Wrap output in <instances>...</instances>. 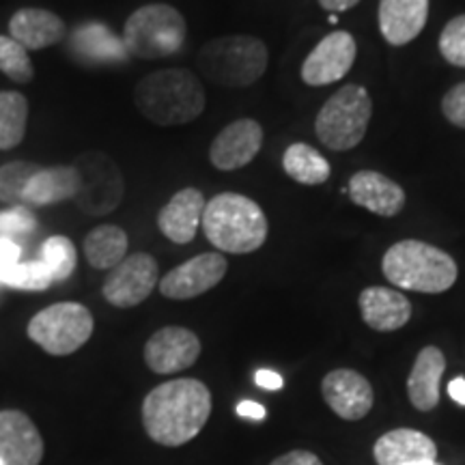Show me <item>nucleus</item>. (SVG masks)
Returning <instances> with one entry per match:
<instances>
[{
  "label": "nucleus",
  "mask_w": 465,
  "mask_h": 465,
  "mask_svg": "<svg viewBox=\"0 0 465 465\" xmlns=\"http://www.w3.org/2000/svg\"><path fill=\"white\" fill-rule=\"evenodd\" d=\"M438 45L446 63L465 69V14L452 17L444 26Z\"/></svg>",
  "instance_id": "obj_32"
},
{
  "label": "nucleus",
  "mask_w": 465,
  "mask_h": 465,
  "mask_svg": "<svg viewBox=\"0 0 465 465\" xmlns=\"http://www.w3.org/2000/svg\"><path fill=\"white\" fill-rule=\"evenodd\" d=\"M188 37L185 17L171 5H144L127 17L124 48L130 56L155 61L177 54Z\"/></svg>",
  "instance_id": "obj_6"
},
{
  "label": "nucleus",
  "mask_w": 465,
  "mask_h": 465,
  "mask_svg": "<svg viewBox=\"0 0 465 465\" xmlns=\"http://www.w3.org/2000/svg\"><path fill=\"white\" fill-rule=\"evenodd\" d=\"M22 248L17 246L14 240H7V237H0V284H3V278L11 267L20 263Z\"/></svg>",
  "instance_id": "obj_35"
},
{
  "label": "nucleus",
  "mask_w": 465,
  "mask_h": 465,
  "mask_svg": "<svg viewBox=\"0 0 465 465\" xmlns=\"http://www.w3.org/2000/svg\"><path fill=\"white\" fill-rule=\"evenodd\" d=\"M263 147V127L254 119H237L213 138L209 162L218 171H237L248 166Z\"/></svg>",
  "instance_id": "obj_15"
},
{
  "label": "nucleus",
  "mask_w": 465,
  "mask_h": 465,
  "mask_svg": "<svg viewBox=\"0 0 465 465\" xmlns=\"http://www.w3.org/2000/svg\"><path fill=\"white\" fill-rule=\"evenodd\" d=\"M358 306L362 322L375 332H397L411 319V302L397 289L366 287Z\"/></svg>",
  "instance_id": "obj_21"
},
{
  "label": "nucleus",
  "mask_w": 465,
  "mask_h": 465,
  "mask_svg": "<svg viewBox=\"0 0 465 465\" xmlns=\"http://www.w3.org/2000/svg\"><path fill=\"white\" fill-rule=\"evenodd\" d=\"M270 465H323V461L311 450H291L287 455L274 459Z\"/></svg>",
  "instance_id": "obj_36"
},
{
  "label": "nucleus",
  "mask_w": 465,
  "mask_h": 465,
  "mask_svg": "<svg viewBox=\"0 0 465 465\" xmlns=\"http://www.w3.org/2000/svg\"><path fill=\"white\" fill-rule=\"evenodd\" d=\"M80 192V173L75 166L42 168L26 185L22 205L44 207L75 199Z\"/></svg>",
  "instance_id": "obj_24"
},
{
  "label": "nucleus",
  "mask_w": 465,
  "mask_h": 465,
  "mask_svg": "<svg viewBox=\"0 0 465 465\" xmlns=\"http://www.w3.org/2000/svg\"><path fill=\"white\" fill-rule=\"evenodd\" d=\"M229 263L224 254L205 252L185 261L179 267L168 272L160 281V293L168 300H192L218 287L226 276Z\"/></svg>",
  "instance_id": "obj_12"
},
{
  "label": "nucleus",
  "mask_w": 465,
  "mask_h": 465,
  "mask_svg": "<svg viewBox=\"0 0 465 465\" xmlns=\"http://www.w3.org/2000/svg\"><path fill=\"white\" fill-rule=\"evenodd\" d=\"M37 229V218L26 205H14L0 212V237L11 240L14 235H28Z\"/></svg>",
  "instance_id": "obj_33"
},
{
  "label": "nucleus",
  "mask_w": 465,
  "mask_h": 465,
  "mask_svg": "<svg viewBox=\"0 0 465 465\" xmlns=\"http://www.w3.org/2000/svg\"><path fill=\"white\" fill-rule=\"evenodd\" d=\"M254 381H257V386L265 388V391H281V388L284 386L282 377L274 373V371H267V369L257 371V375H254Z\"/></svg>",
  "instance_id": "obj_37"
},
{
  "label": "nucleus",
  "mask_w": 465,
  "mask_h": 465,
  "mask_svg": "<svg viewBox=\"0 0 465 465\" xmlns=\"http://www.w3.org/2000/svg\"><path fill=\"white\" fill-rule=\"evenodd\" d=\"M347 194L353 205L369 209L381 218H394L403 212L407 196L397 182L377 171H358L351 174Z\"/></svg>",
  "instance_id": "obj_17"
},
{
  "label": "nucleus",
  "mask_w": 465,
  "mask_h": 465,
  "mask_svg": "<svg viewBox=\"0 0 465 465\" xmlns=\"http://www.w3.org/2000/svg\"><path fill=\"white\" fill-rule=\"evenodd\" d=\"M431 465H440V463H431Z\"/></svg>",
  "instance_id": "obj_42"
},
{
  "label": "nucleus",
  "mask_w": 465,
  "mask_h": 465,
  "mask_svg": "<svg viewBox=\"0 0 465 465\" xmlns=\"http://www.w3.org/2000/svg\"><path fill=\"white\" fill-rule=\"evenodd\" d=\"M93 315L84 304L78 302H58L39 311L28 322V339L37 342L50 356H69L84 347L91 339Z\"/></svg>",
  "instance_id": "obj_8"
},
{
  "label": "nucleus",
  "mask_w": 465,
  "mask_h": 465,
  "mask_svg": "<svg viewBox=\"0 0 465 465\" xmlns=\"http://www.w3.org/2000/svg\"><path fill=\"white\" fill-rule=\"evenodd\" d=\"M212 414V392L199 380H171L143 401L144 431L162 446L188 444L203 431Z\"/></svg>",
  "instance_id": "obj_1"
},
{
  "label": "nucleus",
  "mask_w": 465,
  "mask_h": 465,
  "mask_svg": "<svg viewBox=\"0 0 465 465\" xmlns=\"http://www.w3.org/2000/svg\"><path fill=\"white\" fill-rule=\"evenodd\" d=\"M381 272L394 287L431 295L449 291L459 276V267L449 252L418 240H403L388 248Z\"/></svg>",
  "instance_id": "obj_4"
},
{
  "label": "nucleus",
  "mask_w": 465,
  "mask_h": 465,
  "mask_svg": "<svg viewBox=\"0 0 465 465\" xmlns=\"http://www.w3.org/2000/svg\"><path fill=\"white\" fill-rule=\"evenodd\" d=\"M377 465H431L438 459L435 441L416 429H394L373 446Z\"/></svg>",
  "instance_id": "obj_20"
},
{
  "label": "nucleus",
  "mask_w": 465,
  "mask_h": 465,
  "mask_svg": "<svg viewBox=\"0 0 465 465\" xmlns=\"http://www.w3.org/2000/svg\"><path fill=\"white\" fill-rule=\"evenodd\" d=\"M80 173V192L74 203L89 216H106L124 201V174L100 151H89L75 160Z\"/></svg>",
  "instance_id": "obj_9"
},
{
  "label": "nucleus",
  "mask_w": 465,
  "mask_h": 465,
  "mask_svg": "<svg viewBox=\"0 0 465 465\" xmlns=\"http://www.w3.org/2000/svg\"><path fill=\"white\" fill-rule=\"evenodd\" d=\"M429 20V0H380L377 22L381 37L394 48L411 44Z\"/></svg>",
  "instance_id": "obj_19"
},
{
  "label": "nucleus",
  "mask_w": 465,
  "mask_h": 465,
  "mask_svg": "<svg viewBox=\"0 0 465 465\" xmlns=\"http://www.w3.org/2000/svg\"><path fill=\"white\" fill-rule=\"evenodd\" d=\"M52 282L54 281H52L48 265H45L42 259L17 263L15 267H11L3 278L5 287L17 291H45Z\"/></svg>",
  "instance_id": "obj_31"
},
{
  "label": "nucleus",
  "mask_w": 465,
  "mask_h": 465,
  "mask_svg": "<svg viewBox=\"0 0 465 465\" xmlns=\"http://www.w3.org/2000/svg\"><path fill=\"white\" fill-rule=\"evenodd\" d=\"M205 205L207 201L201 190H179L158 213V229L162 235L168 237L173 243H179V246L194 242L196 231L203 223Z\"/></svg>",
  "instance_id": "obj_18"
},
{
  "label": "nucleus",
  "mask_w": 465,
  "mask_h": 465,
  "mask_svg": "<svg viewBox=\"0 0 465 465\" xmlns=\"http://www.w3.org/2000/svg\"><path fill=\"white\" fill-rule=\"evenodd\" d=\"M322 394L330 410L349 422L362 420L375 403L371 381L351 369L330 371L322 381Z\"/></svg>",
  "instance_id": "obj_14"
},
{
  "label": "nucleus",
  "mask_w": 465,
  "mask_h": 465,
  "mask_svg": "<svg viewBox=\"0 0 465 465\" xmlns=\"http://www.w3.org/2000/svg\"><path fill=\"white\" fill-rule=\"evenodd\" d=\"M446 371V356L440 347L420 349L407 377V397L418 411H431L440 405V381Z\"/></svg>",
  "instance_id": "obj_22"
},
{
  "label": "nucleus",
  "mask_w": 465,
  "mask_h": 465,
  "mask_svg": "<svg viewBox=\"0 0 465 465\" xmlns=\"http://www.w3.org/2000/svg\"><path fill=\"white\" fill-rule=\"evenodd\" d=\"M0 72L7 75L14 83H28L33 80L35 67L28 50L20 45L15 39L0 35Z\"/></svg>",
  "instance_id": "obj_30"
},
{
  "label": "nucleus",
  "mask_w": 465,
  "mask_h": 465,
  "mask_svg": "<svg viewBox=\"0 0 465 465\" xmlns=\"http://www.w3.org/2000/svg\"><path fill=\"white\" fill-rule=\"evenodd\" d=\"M373 116V100L360 84H345L323 104L315 119V134L332 151L356 149L364 141Z\"/></svg>",
  "instance_id": "obj_7"
},
{
  "label": "nucleus",
  "mask_w": 465,
  "mask_h": 465,
  "mask_svg": "<svg viewBox=\"0 0 465 465\" xmlns=\"http://www.w3.org/2000/svg\"><path fill=\"white\" fill-rule=\"evenodd\" d=\"M360 0H319L322 9L330 11V14H341V11L353 9Z\"/></svg>",
  "instance_id": "obj_39"
},
{
  "label": "nucleus",
  "mask_w": 465,
  "mask_h": 465,
  "mask_svg": "<svg viewBox=\"0 0 465 465\" xmlns=\"http://www.w3.org/2000/svg\"><path fill=\"white\" fill-rule=\"evenodd\" d=\"M0 465H5V463H3V461H0Z\"/></svg>",
  "instance_id": "obj_43"
},
{
  "label": "nucleus",
  "mask_w": 465,
  "mask_h": 465,
  "mask_svg": "<svg viewBox=\"0 0 465 465\" xmlns=\"http://www.w3.org/2000/svg\"><path fill=\"white\" fill-rule=\"evenodd\" d=\"M42 261L48 265L52 281L63 282L74 274L75 265H78V252H75L72 240L63 235H54L44 242Z\"/></svg>",
  "instance_id": "obj_28"
},
{
  "label": "nucleus",
  "mask_w": 465,
  "mask_h": 465,
  "mask_svg": "<svg viewBox=\"0 0 465 465\" xmlns=\"http://www.w3.org/2000/svg\"><path fill=\"white\" fill-rule=\"evenodd\" d=\"M358 56V44L347 31H334L315 45L302 63V80L308 86H328L339 83L351 72Z\"/></svg>",
  "instance_id": "obj_11"
},
{
  "label": "nucleus",
  "mask_w": 465,
  "mask_h": 465,
  "mask_svg": "<svg viewBox=\"0 0 465 465\" xmlns=\"http://www.w3.org/2000/svg\"><path fill=\"white\" fill-rule=\"evenodd\" d=\"M44 440L25 411H0V461L5 465H39Z\"/></svg>",
  "instance_id": "obj_16"
},
{
  "label": "nucleus",
  "mask_w": 465,
  "mask_h": 465,
  "mask_svg": "<svg viewBox=\"0 0 465 465\" xmlns=\"http://www.w3.org/2000/svg\"><path fill=\"white\" fill-rule=\"evenodd\" d=\"M84 257L95 270H114L127 257V235L114 224L95 226L84 240Z\"/></svg>",
  "instance_id": "obj_25"
},
{
  "label": "nucleus",
  "mask_w": 465,
  "mask_h": 465,
  "mask_svg": "<svg viewBox=\"0 0 465 465\" xmlns=\"http://www.w3.org/2000/svg\"><path fill=\"white\" fill-rule=\"evenodd\" d=\"M237 414L242 418H248V420H263L265 407L261 403H254V401H242V403L237 405Z\"/></svg>",
  "instance_id": "obj_38"
},
{
  "label": "nucleus",
  "mask_w": 465,
  "mask_h": 465,
  "mask_svg": "<svg viewBox=\"0 0 465 465\" xmlns=\"http://www.w3.org/2000/svg\"><path fill=\"white\" fill-rule=\"evenodd\" d=\"M28 100L17 91H0V151L15 149L25 141Z\"/></svg>",
  "instance_id": "obj_27"
},
{
  "label": "nucleus",
  "mask_w": 465,
  "mask_h": 465,
  "mask_svg": "<svg viewBox=\"0 0 465 465\" xmlns=\"http://www.w3.org/2000/svg\"><path fill=\"white\" fill-rule=\"evenodd\" d=\"M39 171H42V166L22 160L0 166V201L11 203V205H22L26 185L31 183V179Z\"/></svg>",
  "instance_id": "obj_29"
},
{
  "label": "nucleus",
  "mask_w": 465,
  "mask_h": 465,
  "mask_svg": "<svg viewBox=\"0 0 465 465\" xmlns=\"http://www.w3.org/2000/svg\"><path fill=\"white\" fill-rule=\"evenodd\" d=\"M449 394L455 403L465 405V377H455V380L449 383Z\"/></svg>",
  "instance_id": "obj_40"
},
{
  "label": "nucleus",
  "mask_w": 465,
  "mask_h": 465,
  "mask_svg": "<svg viewBox=\"0 0 465 465\" xmlns=\"http://www.w3.org/2000/svg\"><path fill=\"white\" fill-rule=\"evenodd\" d=\"M201 356V341L192 330L166 325L144 345V362L153 373L173 375L190 369Z\"/></svg>",
  "instance_id": "obj_13"
},
{
  "label": "nucleus",
  "mask_w": 465,
  "mask_h": 465,
  "mask_svg": "<svg viewBox=\"0 0 465 465\" xmlns=\"http://www.w3.org/2000/svg\"><path fill=\"white\" fill-rule=\"evenodd\" d=\"M134 102L144 119L155 125H185L205 110L207 97L199 75L171 67L144 75L134 89Z\"/></svg>",
  "instance_id": "obj_2"
},
{
  "label": "nucleus",
  "mask_w": 465,
  "mask_h": 465,
  "mask_svg": "<svg viewBox=\"0 0 465 465\" xmlns=\"http://www.w3.org/2000/svg\"><path fill=\"white\" fill-rule=\"evenodd\" d=\"M201 226L212 246L229 254L257 252L270 232L259 203L237 192H223L207 201Z\"/></svg>",
  "instance_id": "obj_3"
},
{
  "label": "nucleus",
  "mask_w": 465,
  "mask_h": 465,
  "mask_svg": "<svg viewBox=\"0 0 465 465\" xmlns=\"http://www.w3.org/2000/svg\"><path fill=\"white\" fill-rule=\"evenodd\" d=\"M270 63L267 45L250 35L218 37L203 45L196 56L201 74L212 83L242 89L254 84Z\"/></svg>",
  "instance_id": "obj_5"
},
{
  "label": "nucleus",
  "mask_w": 465,
  "mask_h": 465,
  "mask_svg": "<svg viewBox=\"0 0 465 465\" xmlns=\"http://www.w3.org/2000/svg\"><path fill=\"white\" fill-rule=\"evenodd\" d=\"M282 168L295 183L302 185H322L332 174L330 162L306 143H295L287 147L282 155Z\"/></svg>",
  "instance_id": "obj_26"
},
{
  "label": "nucleus",
  "mask_w": 465,
  "mask_h": 465,
  "mask_svg": "<svg viewBox=\"0 0 465 465\" xmlns=\"http://www.w3.org/2000/svg\"><path fill=\"white\" fill-rule=\"evenodd\" d=\"M441 113L449 124L465 130V83H459L441 97Z\"/></svg>",
  "instance_id": "obj_34"
},
{
  "label": "nucleus",
  "mask_w": 465,
  "mask_h": 465,
  "mask_svg": "<svg viewBox=\"0 0 465 465\" xmlns=\"http://www.w3.org/2000/svg\"><path fill=\"white\" fill-rule=\"evenodd\" d=\"M158 287V261L147 252L130 254L121 261L114 270H110L104 281L102 293L108 304L116 308H134Z\"/></svg>",
  "instance_id": "obj_10"
},
{
  "label": "nucleus",
  "mask_w": 465,
  "mask_h": 465,
  "mask_svg": "<svg viewBox=\"0 0 465 465\" xmlns=\"http://www.w3.org/2000/svg\"><path fill=\"white\" fill-rule=\"evenodd\" d=\"M9 37L26 50H44L65 39V22L48 9L26 7L9 20Z\"/></svg>",
  "instance_id": "obj_23"
},
{
  "label": "nucleus",
  "mask_w": 465,
  "mask_h": 465,
  "mask_svg": "<svg viewBox=\"0 0 465 465\" xmlns=\"http://www.w3.org/2000/svg\"><path fill=\"white\" fill-rule=\"evenodd\" d=\"M336 22H339V17H336V14L330 15V25H336Z\"/></svg>",
  "instance_id": "obj_41"
}]
</instances>
